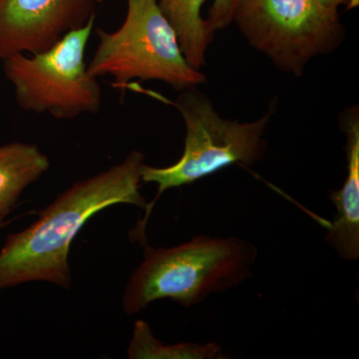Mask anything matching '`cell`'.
<instances>
[{
	"mask_svg": "<svg viewBox=\"0 0 359 359\" xmlns=\"http://www.w3.org/2000/svg\"><path fill=\"white\" fill-rule=\"evenodd\" d=\"M145 156L130 153L109 169L78 181L56 198L32 226L11 233L0 250V290L29 282H46L69 289V250L88 219L113 205L145 209L141 169Z\"/></svg>",
	"mask_w": 359,
	"mask_h": 359,
	"instance_id": "1",
	"label": "cell"
},
{
	"mask_svg": "<svg viewBox=\"0 0 359 359\" xmlns=\"http://www.w3.org/2000/svg\"><path fill=\"white\" fill-rule=\"evenodd\" d=\"M123 297L128 316L169 299L183 306L204 302L212 294L237 287L252 276L257 250L240 238L201 235L171 249L147 244Z\"/></svg>",
	"mask_w": 359,
	"mask_h": 359,
	"instance_id": "2",
	"label": "cell"
},
{
	"mask_svg": "<svg viewBox=\"0 0 359 359\" xmlns=\"http://www.w3.org/2000/svg\"><path fill=\"white\" fill-rule=\"evenodd\" d=\"M7 215H8V214L0 215V229H1L2 226H6V224H7V222L6 221Z\"/></svg>",
	"mask_w": 359,
	"mask_h": 359,
	"instance_id": "14",
	"label": "cell"
},
{
	"mask_svg": "<svg viewBox=\"0 0 359 359\" xmlns=\"http://www.w3.org/2000/svg\"><path fill=\"white\" fill-rule=\"evenodd\" d=\"M49 167L48 158L34 144L0 145V215L9 214L23 191Z\"/></svg>",
	"mask_w": 359,
	"mask_h": 359,
	"instance_id": "9",
	"label": "cell"
},
{
	"mask_svg": "<svg viewBox=\"0 0 359 359\" xmlns=\"http://www.w3.org/2000/svg\"><path fill=\"white\" fill-rule=\"evenodd\" d=\"M238 0H212L211 8L205 20L212 34L224 29L233 22V13Z\"/></svg>",
	"mask_w": 359,
	"mask_h": 359,
	"instance_id": "12",
	"label": "cell"
},
{
	"mask_svg": "<svg viewBox=\"0 0 359 359\" xmlns=\"http://www.w3.org/2000/svg\"><path fill=\"white\" fill-rule=\"evenodd\" d=\"M95 1L102 2V1H103V0H95Z\"/></svg>",
	"mask_w": 359,
	"mask_h": 359,
	"instance_id": "15",
	"label": "cell"
},
{
	"mask_svg": "<svg viewBox=\"0 0 359 359\" xmlns=\"http://www.w3.org/2000/svg\"><path fill=\"white\" fill-rule=\"evenodd\" d=\"M130 359H219L223 356L221 346L215 342L205 344H166L156 339L147 323H135L133 335L128 347Z\"/></svg>",
	"mask_w": 359,
	"mask_h": 359,
	"instance_id": "11",
	"label": "cell"
},
{
	"mask_svg": "<svg viewBox=\"0 0 359 359\" xmlns=\"http://www.w3.org/2000/svg\"><path fill=\"white\" fill-rule=\"evenodd\" d=\"M339 128L346 136L347 175L341 189L332 191L337 208L334 221H321L325 241L344 261L359 259V108L346 107L339 115Z\"/></svg>",
	"mask_w": 359,
	"mask_h": 359,
	"instance_id": "8",
	"label": "cell"
},
{
	"mask_svg": "<svg viewBox=\"0 0 359 359\" xmlns=\"http://www.w3.org/2000/svg\"><path fill=\"white\" fill-rule=\"evenodd\" d=\"M95 16L71 30L57 43L39 53H18L2 60L15 100L27 112L48 113L56 119L96 114L102 91L85 63Z\"/></svg>",
	"mask_w": 359,
	"mask_h": 359,
	"instance_id": "5",
	"label": "cell"
},
{
	"mask_svg": "<svg viewBox=\"0 0 359 359\" xmlns=\"http://www.w3.org/2000/svg\"><path fill=\"white\" fill-rule=\"evenodd\" d=\"M127 4L119 29L97 32L98 46L87 65L90 74L111 76L119 88L134 79L157 80L181 92L205 83V75L186 60L158 0H127Z\"/></svg>",
	"mask_w": 359,
	"mask_h": 359,
	"instance_id": "4",
	"label": "cell"
},
{
	"mask_svg": "<svg viewBox=\"0 0 359 359\" xmlns=\"http://www.w3.org/2000/svg\"><path fill=\"white\" fill-rule=\"evenodd\" d=\"M172 104L185 122V148L181 159L172 166H142L141 181L158 186L155 199L146 205L145 218L132 233L143 245L147 244L146 226L151 212L167 190L190 185L231 165L252 166L263 159L266 150L264 134L276 107L271 105L268 112L252 122L224 119L197 87L184 90Z\"/></svg>",
	"mask_w": 359,
	"mask_h": 359,
	"instance_id": "3",
	"label": "cell"
},
{
	"mask_svg": "<svg viewBox=\"0 0 359 359\" xmlns=\"http://www.w3.org/2000/svg\"><path fill=\"white\" fill-rule=\"evenodd\" d=\"M208 0H159L161 11L173 26L180 47L189 65L201 70L205 65L208 46L214 34L210 32L201 11Z\"/></svg>",
	"mask_w": 359,
	"mask_h": 359,
	"instance_id": "10",
	"label": "cell"
},
{
	"mask_svg": "<svg viewBox=\"0 0 359 359\" xmlns=\"http://www.w3.org/2000/svg\"><path fill=\"white\" fill-rule=\"evenodd\" d=\"M95 0H0V61L47 50L93 18Z\"/></svg>",
	"mask_w": 359,
	"mask_h": 359,
	"instance_id": "7",
	"label": "cell"
},
{
	"mask_svg": "<svg viewBox=\"0 0 359 359\" xmlns=\"http://www.w3.org/2000/svg\"><path fill=\"white\" fill-rule=\"evenodd\" d=\"M318 1L334 11H339L340 7H344L346 11H351L358 7L359 4V0H318Z\"/></svg>",
	"mask_w": 359,
	"mask_h": 359,
	"instance_id": "13",
	"label": "cell"
},
{
	"mask_svg": "<svg viewBox=\"0 0 359 359\" xmlns=\"http://www.w3.org/2000/svg\"><path fill=\"white\" fill-rule=\"evenodd\" d=\"M233 22L250 46L294 76L311 59L337 50L344 37L339 11L318 0H238Z\"/></svg>",
	"mask_w": 359,
	"mask_h": 359,
	"instance_id": "6",
	"label": "cell"
}]
</instances>
